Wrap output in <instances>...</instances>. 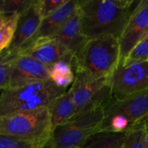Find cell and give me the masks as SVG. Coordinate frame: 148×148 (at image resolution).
Listing matches in <instances>:
<instances>
[{
	"label": "cell",
	"mask_w": 148,
	"mask_h": 148,
	"mask_svg": "<svg viewBox=\"0 0 148 148\" xmlns=\"http://www.w3.org/2000/svg\"><path fill=\"white\" fill-rule=\"evenodd\" d=\"M132 0H78L82 30L90 39H119L135 7Z\"/></svg>",
	"instance_id": "obj_1"
},
{
	"label": "cell",
	"mask_w": 148,
	"mask_h": 148,
	"mask_svg": "<svg viewBox=\"0 0 148 148\" xmlns=\"http://www.w3.org/2000/svg\"><path fill=\"white\" fill-rule=\"evenodd\" d=\"M66 91L51 79L4 90L0 94V116L48 108Z\"/></svg>",
	"instance_id": "obj_2"
},
{
	"label": "cell",
	"mask_w": 148,
	"mask_h": 148,
	"mask_svg": "<svg viewBox=\"0 0 148 148\" xmlns=\"http://www.w3.org/2000/svg\"><path fill=\"white\" fill-rule=\"evenodd\" d=\"M120 62L119 39L106 36L88 40L75 56L74 69H79L95 79L110 78Z\"/></svg>",
	"instance_id": "obj_3"
},
{
	"label": "cell",
	"mask_w": 148,
	"mask_h": 148,
	"mask_svg": "<svg viewBox=\"0 0 148 148\" xmlns=\"http://www.w3.org/2000/svg\"><path fill=\"white\" fill-rule=\"evenodd\" d=\"M52 133L49 107L0 116V134L31 142L40 148H46Z\"/></svg>",
	"instance_id": "obj_4"
},
{
	"label": "cell",
	"mask_w": 148,
	"mask_h": 148,
	"mask_svg": "<svg viewBox=\"0 0 148 148\" xmlns=\"http://www.w3.org/2000/svg\"><path fill=\"white\" fill-rule=\"evenodd\" d=\"M103 119V107H97L75 116L68 122L53 129L46 148H82L92 134L101 131Z\"/></svg>",
	"instance_id": "obj_5"
},
{
	"label": "cell",
	"mask_w": 148,
	"mask_h": 148,
	"mask_svg": "<svg viewBox=\"0 0 148 148\" xmlns=\"http://www.w3.org/2000/svg\"><path fill=\"white\" fill-rule=\"evenodd\" d=\"M75 79L69 89L77 109V115L103 107L111 101L110 78L95 79L79 69L75 70Z\"/></svg>",
	"instance_id": "obj_6"
},
{
	"label": "cell",
	"mask_w": 148,
	"mask_h": 148,
	"mask_svg": "<svg viewBox=\"0 0 148 148\" xmlns=\"http://www.w3.org/2000/svg\"><path fill=\"white\" fill-rule=\"evenodd\" d=\"M111 101H118L148 90V61L124 66L119 62L110 77Z\"/></svg>",
	"instance_id": "obj_7"
},
{
	"label": "cell",
	"mask_w": 148,
	"mask_h": 148,
	"mask_svg": "<svg viewBox=\"0 0 148 148\" xmlns=\"http://www.w3.org/2000/svg\"><path fill=\"white\" fill-rule=\"evenodd\" d=\"M148 28V0L138 1L119 39L120 62H124Z\"/></svg>",
	"instance_id": "obj_8"
},
{
	"label": "cell",
	"mask_w": 148,
	"mask_h": 148,
	"mask_svg": "<svg viewBox=\"0 0 148 148\" xmlns=\"http://www.w3.org/2000/svg\"><path fill=\"white\" fill-rule=\"evenodd\" d=\"M117 115L125 119L131 127L148 118V90L124 99L111 101L104 106L103 116Z\"/></svg>",
	"instance_id": "obj_9"
},
{
	"label": "cell",
	"mask_w": 148,
	"mask_h": 148,
	"mask_svg": "<svg viewBox=\"0 0 148 148\" xmlns=\"http://www.w3.org/2000/svg\"><path fill=\"white\" fill-rule=\"evenodd\" d=\"M17 53L31 57L48 66L58 61L72 59L75 57L64 46L53 38L30 40L24 45Z\"/></svg>",
	"instance_id": "obj_10"
},
{
	"label": "cell",
	"mask_w": 148,
	"mask_h": 148,
	"mask_svg": "<svg viewBox=\"0 0 148 148\" xmlns=\"http://www.w3.org/2000/svg\"><path fill=\"white\" fill-rule=\"evenodd\" d=\"M48 79H50L49 66L31 57L18 54L7 89L20 88Z\"/></svg>",
	"instance_id": "obj_11"
},
{
	"label": "cell",
	"mask_w": 148,
	"mask_h": 148,
	"mask_svg": "<svg viewBox=\"0 0 148 148\" xmlns=\"http://www.w3.org/2000/svg\"><path fill=\"white\" fill-rule=\"evenodd\" d=\"M42 20L38 1L33 0L30 7L20 14L14 38L7 50L12 53H18L20 49L34 37Z\"/></svg>",
	"instance_id": "obj_12"
},
{
	"label": "cell",
	"mask_w": 148,
	"mask_h": 148,
	"mask_svg": "<svg viewBox=\"0 0 148 148\" xmlns=\"http://www.w3.org/2000/svg\"><path fill=\"white\" fill-rule=\"evenodd\" d=\"M51 38L54 39L64 46L74 56L80 51L88 39L83 33L78 10L60 30Z\"/></svg>",
	"instance_id": "obj_13"
},
{
	"label": "cell",
	"mask_w": 148,
	"mask_h": 148,
	"mask_svg": "<svg viewBox=\"0 0 148 148\" xmlns=\"http://www.w3.org/2000/svg\"><path fill=\"white\" fill-rule=\"evenodd\" d=\"M77 7L78 0H68L56 11L43 19L38 30L30 40L53 37L76 12Z\"/></svg>",
	"instance_id": "obj_14"
},
{
	"label": "cell",
	"mask_w": 148,
	"mask_h": 148,
	"mask_svg": "<svg viewBox=\"0 0 148 148\" xmlns=\"http://www.w3.org/2000/svg\"><path fill=\"white\" fill-rule=\"evenodd\" d=\"M49 108L53 130L70 121L77 114L76 106L69 90L56 98Z\"/></svg>",
	"instance_id": "obj_15"
},
{
	"label": "cell",
	"mask_w": 148,
	"mask_h": 148,
	"mask_svg": "<svg viewBox=\"0 0 148 148\" xmlns=\"http://www.w3.org/2000/svg\"><path fill=\"white\" fill-rule=\"evenodd\" d=\"M75 57L56 62L49 67V79L59 88H67L75 79Z\"/></svg>",
	"instance_id": "obj_16"
},
{
	"label": "cell",
	"mask_w": 148,
	"mask_h": 148,
	"mask_svg": "<svg viewBox=\"0 0 148 148\" xmlns=\"http://www.w3.org/2000/svg\"><path fill=\"white\" fill-rule=\"evenodd\" d=\"M125 132L99 131L92 134L82 148H122Z\"/></svg>",
	"instance_id": "obj_17"
},
{
	"label": "cell",
	"mask_w": 148,
	"mask_h": 148,
	"mask_svg": "<svg viewBox=\"0 0 148 148\" xmlns=\"http://www.w3.org/2000/svg\"><path fill=\"white\" fill-rule=\"evenodd\" d=\"M20 16V14L0 13V53L11 45Z\"/></svg>",
	"instance_id": "obj_18"
},
{
	"label": "cell",
	"mask_w": 148,
	"mask_h": 148,
	"mask_svg": "<svg viewBox=\"0 0 148 148\" xmlns=\"http://www.w3.org/2000/svg\"><path fill=\"white\" fill-rule=\"evenodd\" d=\"M17 57V53H11L7 49L0 53V91L8 88L12 72Z\"/></svg>",
	"instance_id": "obj_19"
},
{
	"label": "cell",
	"mask_w": 148,
	"mask_h": 148,
	"mask_svg": "<svg viewBox=\"0 0 148 148\" xmlns=\"http://www.w3.org/2000/svg\"><path fill=\"white\" fill-rule=\"evenodd\" d=\"M145 135L144 121L126 132L122 148H146Z\"/></svg>",
	"instance_id": "obj_20"
},
{
	"label": "cell",
	"mask_w": 148,
	"mask_h": 148,
	"mask_svg": "<svg viewBox=\"0 0 148 148\" xmlns=\"http://www.w3.org/2000/svg\"><path fill=\"white\" fill-rule=\"evenodd\" d=\"M33 0H0V13L23 14Z\"/></svg>",
	"instance_id": "obj_21"
},
{
	"label": "cell",
	"mask_w": 148,
	"mask_h": 148,
	"mask_svg": "<svg viewBox=\"0 0 148 148\" xmlns=\"http://www.w3.org/2000/svg\"><path fill=\"white\" fill-rule=\"evenodd\" d=\"M148 61V40L138 43L130 52L124 62H119L124 66L133 63Z\"/></svg>",
	"instance_id": "obj_22"
},
{
	"label": "cell",
	"mask_w": 148,
	"mask_h": 148,
	"mask_svg": "<svg viewBox=\"0 0 148 148\" xmlns=\"http://www.w3.org/2000/svg\"><path fill=\"white\" fill-rule=\"evenodd\" d=\"M0 148H40L31 142L0 134Z\"/></svg>",
	"instance_id": "obj_23"
},
{
	"label": "cell",
	"mask_w": 148,
	"mask_h": 148,
	"mask_svg": "<svg viewBox=\"0 0 148 148\" xmlns=\"http://www.w3.org/2000/svg\"><path fill=\"white\" fill-rule=\"evenodd\" d=\"M43 19L50 15L63 6L68 0H38Z\"/></svg>",
	"instance_id": "obj_24"
},
{
	"label": "cell",
	"mask_w": 148,
	"mask_h": 148,
	"mask_svg": "<svg viewBox=\"0 0 148 148\" xmlns=\"http://www.w3.org/2000/svg\"><path fill=\"white\" fill-rule=\"evenodd\" d=\"M145 147L148 148V118L145 120Z\"/></svg>",
	"instance_id": "obj_25"
},
{
	"label": "cell",
	"mask_w": 148,
	"mask_h": 148,
	"mask_svg": "<svg viewBox=\"0 0 148 148\" xmlns=\"http://www.w3.org/2000/svg\"><path fill=\"white\" fill-rule=\"evenodd\" d=\"M146 40H148V28L147 29V30L145 31V33H144V35L143 36V37L141 38V39H140L138 43H142V42L146 41Z\"/></svg>",
	"instance_id": "obj_26"
},
{
	"label": "cell",
	"mask_w": 148,
	"mask_h": 148,
	"mask_svg": "<svg viewBox=\"0 0 148 148\" xmlns=\"http://www.w3.org/2000/svg\"><path fill=\"white\" fill-rule=\"evenodd\" d=\"M72 148H81V147H72Z\"/></svg>",
	"instance_id": "obj_27"
}]
</instances>
